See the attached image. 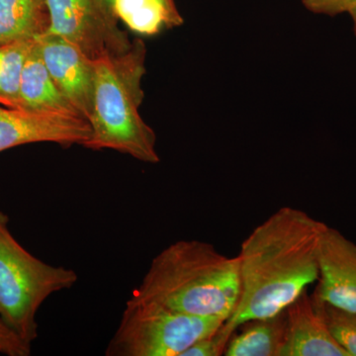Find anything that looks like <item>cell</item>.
Returning <instances> with one entry per match:
<instances>
[{
  "instance_id": "3957f363",
  "label": "cell",
  "mask_w": 356,
  "mask_h": 356,
  "mask_svg": "<svg viewBox=\"0 0 356 356\" xmlns=\"http://www.w3.org/2000/svg\"><path fill=\"white\" fill-rule=\"evenodd\" d=\"M146 47L140 40L128 50L95 60V95L88 119L91 136L84 145L93 151L113 149L146 163H159L156 136L140 107Z\"/></svg>"
},
{
  "instance_id": "9a60e30c",
  "label": "cell",
  "mask_w": 356,
  "mask_h": 356,
  "mask_svg": "<svg viewBox=\"0 0 356 356\" xmlns=\"http://www.w3.org/2000/svg\"><path fill=\"white\" fill-rule=\"evenodd\" d=\"M34 42L0 44V105L2 106L17 109L21 76Z\"/></svg>"
},
{
  "instance_id": "9c48e42d",
  "label": "cell",
  "mask_w": 356,
  "mask_h": 356,
  "mask_svg": "<svg viewBox=\"0 0 356 356\" xmlns=\"http://www.w3.org/2000/svg\"><path fill=\"white\" fill-rule=\"evenodd\" d=\"M318 285L313 296L344 310L356 311V243L327 226L318 252Z\"/></svg>"
},
{
  "instance_id": "7c38bea8",
  "label": "cell",
  "mask_w": 356,
  "mask_h": 356,
  "mask_svg": "<svg viewBox=\"0 0 356 356\" xmlns=\"http://www.w3.org/2000/svg\"><path fill=\"white\" fill-rule=\"evenodd\" d=\"M119 22L143 36L184 25L175 0H100Z\"/></svg>"
},
{
  "instance_id": "e0dca14e",
  "label": "cell",
  "mask_w": 356,
  "mask_h": 356,
  "mask_svg": "<svg viewBox=\"0 0 356 356\" xmlns=\"http://www.w3.org/2000/svg\"><path fill=\"white\" fill-rule=\"evenodd\" d=\"M0 353L7 356H29L31 344L26 343L0 316Z\"/></svg>"
},
{
  "instance_id": "ac0fdd59",
  "label": "cell",
  "mask_w": 356,
  "mask_h": 356,
  "mask_svg": "<svg viewBox=\"0 0 356 356\" xmlns=\"http://www.w3.org/2000/svg\"><path fill=\"white\" fill-rule=\"evenodd\" d=\"M307 10L318 15L336 17L356 9V0H302Z\"/></svg>"
},
{
  "instance_id": "8fae6325",
  "label": "cell",
  "mask_w": 356,
  "mask_h": 356,
  "mask_svg": "<svg viewBox=\"0 0 356 356\" xmlns=\"http://www.w3.org/2000/svg\"><path fill=\"white\" fill-rule=\"evenodd\" d=\"M17 109L81 116L51 79L36 41L33 44L23 67Z\"/></svg>"
},
{
  "instance_id": "5b68a950",
  "label": "cell",
  "mask_w": 356,
  "mask_h": 356,
  "mask_svg": "<svg viewBox=\"0 0 356 356\" xmlns=\"http://www.w3.org/2000/svg\"><path fill=\"white\" fill-rule=\"evenodd\" d=\"M225 322L222 318L188 315L130 298L105 355L181 356L189 346L214 334Z\"/></svg>"
},
{
  "instance_id": "2e32d148",
  "label": "cell",
  "mask_w": 356,
  "mask_h": 356,
  "mask_svg": "<svg viewBox=\"0 0 356 356\" xmlns=\"http://www.w3.org/2000/svg\"><path fill=\"white\" fill-rule=\"evenodd\" d=\"M312 298L334 341L348 356H356V311L337 308L315 298L313 295Z\"/></svg>"
},
{
  "instance_id": "d6986e66",
  "label": "cell",
  "mask_w": 356,
  "mask_h": 356,
  "mask_svg": "<svg viewBox=\"0 0 356 356\" xmlns=\"http://www.w3.org/2000/svg\"><path fill=\"white\" fill-rule=\"evenodd\" d=\"M226 346L217 331L192 344L181 356H220L224 355Z\"/></svg>"
},
{
  "instance_id": "8992f818",
  "label": "cell",
  "mask_w": 356,
  "mask_h": 356,
  "mask_svg": "<svg viewBox=\"0 0 356 356\" xmlns=\"http://www.w3.org/2000/svg\"><path fill=\"white\" fill-rule=\"evenodd\" d=\"M49 34L74 44L91 60L122 53L132 42L100 0H46Z\"/></svg>"
},
{
  "instance_id": "52a82bcc",
  "label": "cell",
  "mask_w": 356,
  "mask_h": 356,
  "mask_svg": "<svg viewBox=\"0 0 356 356\" xmlns=\"http://www.w3.org/2000/svg\"><path fill=\"white\" fill-rule=\"evenodd\" d=\"M90 136V125L83 117L27 111L0 105V153L33 143L83 147Z\"/></svg>"
},
{
  "instance_id": "30bf717a",
  "label": "cell",
  "mask_w": 356,
  "mask_h": 356,
  "mask_svg": "<svg viewBox=\"0 0 356 356\" xmlns=\"http://www.w3.org/2000/svg\"><path fill=\"white\" fill-rule=\"evenodd\" d=\"M281 356H348L334 341L308 290L286 308V336Z\"/></svg>"
},
{
  "instance_id": "6da1fadb",
  "label": "cell",
  "mask_w": 356,
  "mask_h": 356,
  "mask_svg": "<svg viewBox=\"0 0 356 356\" xmlns=\"http://www.w3.org/2000/svg\"><path fill=\"white\" fill-rule=\"evenodd\" d=\"M325 222L282 207L250 234L238 254L240 295L219 329L228 343L238 325L286 310L318 276V252Z\"/></svg>"
},
{
  "instance_id": "7a4b0ae2",
  "label": "cell",
  "mask_w": 356,
  "mask_h": 356,
  "mask_svg": "<svg viewBox=\"0 0 356 356\" xmlns=\"http://www.w3.org/2000/svg\"><path fill=\"white\" fill-rule=\"evenodd\" d=\"M240 295L238 259L201 241H178L154 257L131 299L228 320Z\"/></svg>"
},
{
  "instance_id": "5bb4252c",
  "label": "cell",
  "mask_w": 356,
  "mask_h": 356,
  "mask_svg": "<svg viewBox=\"0 0 356 356\" xmlns=\"http://www.w3.org/2000/svg\"><path fill=\"white\" fill-rule=\"evenodd\" d=\"M49 28L46 0H0V44L36 41Z\"/></svg>"
},
{
  "instance_id": "ba28073f",
  "label": "cell",
  "mask_w": 356,
  "mask_h": 356,
  "mask_svg": "<svg viewBox=\"0 0 356 356\" xmlns=\"http://www.w3.org/2000/svg\"><path fill=\"white\" fill-rule=\"evenodd\" d=\"M44 64L60 92L88 121L95 95V62L74 44L56 35L36 40Z\"/></svg>"
},
{
  "instance_id": "277c9868",
  "label": "cell",
  "mask_w": 356,
  "mask_h": 356,
  "mask_svg": "<svg viewBox=\"0 0 356 356\" xmlns=\"http://www.w3.org/2000/svg\"><path fill=\"white\" fill-rule=\"evenodd\" d=\"M8 217L0 211V316L31 344L38 337L36 315L51 295L70 289L79 275L72 269L51 266L30 254L16 241Z\"/></svg>"
},
{
  "instance_id": "4fadbf2b",
  "label": "cell",
  "mask_w": 356,
  "mask_h": 356,
  "mask_svg": "<svg viewBox=\"0 0 356 356\" xmlns=\"http://www.w3.org/2000/svg\"><path fill=\"white\" fill-rule=\"evenodd\" d=\"M286 336V310L238 325L229 337L226 356H281Z\"/></svg>"
},
{
  "instance_id": "ffe728a7",
  "label": "cell",
  "mask_w": 356,
  "mask_h": 356,
  "mask_svg": "<svg viewBox=\"0 0 356 356\" xmlns=\"http://www.w3.org/2000/svg\"><path fill=\"white\" fill-rule=\"evenodd\" d=\"M350 15L351 19H353V31H355V35L356 37V9H355V10H353V11H351V13H350Z\"/></svg>"
}]
</instances>
